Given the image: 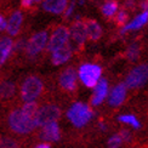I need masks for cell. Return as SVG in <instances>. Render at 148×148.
<instances>
[{"instance_id": "6da1fadb", "label": "cell", "mask_w": 148, "mask_h": 148, "mask_svg": "<svg viewBox=\"0 0 148 148\" xmlns=\"http://www.w3.org/2000/svg\"><path fill=\"white\" fill-rule=\"evenodd\" d=\"M9 127L18 135H27L32 132L36 126L34 116H29L22 112L21 108L12 110L8 118Z\"/></svg>"}, {"instance_id": "7a4b0ae2", "label": "cell", "mask_w": 148, "mask_h": 148, "mask_svg": "<svg viewBox=\"0 0 148 148\" xmlns=\"http://www.w3.org/2000/svg\"><path fill=\"white\" fill-rule=\"evenodd\" d=\"M67 118L74 126L83 127L94 118V110L89 104L83 102H75L67 110Z\"/></svg>"}, {"instance_id": "3957f363", "label": "cell", "mask_w": 148, "mask_h": 148, "mask_svg": "<svg viewBox=\"0 0 148 148\" xmlns=\"http://www.w3.org/2000/svg\"><path fill=\"white\" fill-rule=\"evenodd\" d=\"M42 90H44L42 80L36 75H30L26 78L21 86V97L24 102L35 101L41 95Z\"/></svg>"}, {"instance_id": "277c9868", "label": "cell", "mask_w": 148, "mask_h": 148, "mask_svg": "<svg viewBox=\"0 0 148 148\" xmlns=\"http://www.w3.org/2000/svg\"><path fill=\"white\" fill-rule=\"evenodd\" d=\"M102 68L98 64L94 63H84L79 67L78 77L86 88H95L98 80L101 79Z\"/></svg>"}, {"instance_id": "5b68a950", "label": "cell", "mask_w": 148, "mask_h": 148, "mask_svg": "<svg viewBox=\"0 0 148 148\" xmlns=\"http://www.w3.org/2000/svg\"><path fill=\"white\" fill-rule=\"evenodd\" d=\"M148 82V64H138L132 68L125 78V85L127 89H138Z\"/></svg>"}, {"instance_id": "8992f818", "label": "cell", "mask_w": 148, "mask_h": 148, "mask_svg": "<svg viewBox=\"0 0 148 148\" xmlns=\"http://www.w3.org/2000/svg\"><path fill=\"white\" fill-rule=\"evenodd\" d=\"M61 116V109L56 104H45L40 108H38L34 115V119L36 123V126L42 127L44 125L52 121H57Z\"/></svg>"}, {"instance_id": "52a82bcc", "label": "cell", "mask_w": 148, "mask_h": 148, "mask_svg": "<svg viewBox=\"0 0 148 148\" xmlns=\"http://www.w3.org/2000/svg\"><path fill=\"white\" fill-rule=\"evenodd\" d=\"M71 39V33L69 29L64 26H60L52 32L50 39L47 41V50L49 52H53L58 50V49L66 46L67 44H69Z\"/></svg>"}, {"instance_id": "ba28073f", "label": "cell", "mask_w": 148, "mask_h": 148, "mask_svg": "<svg viewBox=\"0 0 148 148\" xmlns=\"http://www.w3.org/2000/svg\"><path fill=\"white\" fill-rule=\"evenodd\" d=\"M47 41H49L47 32L42 30V32L35 33L32 38L27 41V45H26V52H27V55L29 57L36 56V55L40 53L47 46Z\"/></svg>"}, {"instance_id": "9c48e42d", "label": "cell", "mask_w": 148, "mask_h": 148, "mask_svg": "<svg viewBox=\"0 0 148 148\" xmlns=\"http://www.w3.org/2000/svg\"><path fill=\"white\" fill-rule=\"evenodd\" d=\"M77 80H78V74L75 69L69 67V68L64 69L58 78L60 86L66 91H75L77 90Z\"/></svg>"}, {"instance_id": "30bf717a", "label": "cell", "mask_w": 148, "mask_h": 148, "mask_svg": "<svg viewBox=\"0 0 148 148\" xmlns=\"http://www.w3.org/2000/svg\"><path fill=\"white\" fill-rule=\"evenodd\" d=\"M71 38L73 42H75L78 46H83L88 39V32H86L85 22L83 21H75L69 29Z\"/></svg>"}, {"instance_id": "8fae6325", "label": "cell", "mask_w": 148, "mask_h": 148, "mask_svg": "<svg viewBox=\"0 0 148 148\" xmlns=\"http://www.w3.org/2000/svg\"><path fill=\"white\" fill-rule=\"evenodd\" d=\"M39 137L45 142H56L61 138V130L57 121H52L42 126V130L39 134Z\"/></svg>"}, {"instance_id": "7c38bea8", "label": "cell", "mask_w": 148, "mask_h": 148, "mask_svg": "<svg viewBox=\"0 0 148 148\" xmlns=\"http://www.w3.org/2000/svg\"><path fill=\"white\" fill-rule=\"evenodd\" d=\"M95 91H94V95L91 97V106H100V104L104 101V98L108 96V82L106 79H100L98 83L95 86Z\"/></svg>"}, {"instance_id": "4fadbf2b", "label": "cell", "mask_w": 148, "mask_h": 148, "mask_svg": "<svg viewBox=\"0 0 148 148\" xmlns=\"http://www.w3.org/2000/svg\"><path fill=\"white\" fill-rule=\"evenodd\" d=\"M126 91L127 88L125 84H118L110 91V94L108 96V103L112 107H119L120 104L124 103L125 97H126Z\"/></svg>"}, {"instance_id": "5bb4252c", "label": "cell", "mask_w": 148, "mask_h": 148, "mask_svg": "<svg viewBox=\"0 0 148 148\" xmlns=\"http://www.w3.org/2000/svg\"><path fill=\"white\" fill-rule=\"evenodd\" d=\"M72 53H73V49H72L71 44H67L66 46L51 52V62L55 66L63 64L72 57Z\"/></svg>"}, {"instance_id": "9a60e30c", "label": "cell", "mask_w": 148, "mask_h": 148, "mask_svg": "<svg viewBox=\"0 0 148 148\" xmlns=\"http://www.w3.org/2000/svg\"><path fill=\"white\" fill-rule=\"evenodd\" d=\"M68 0H44L42 1V9L47 12L55 15H60L66 11Z\"/></svg>"}, {"instance_id": "2e32d148", "label": "cell", "mask_w": 148, "mask_h": 148, "mask_svg": "<svg viewBox=\"0 0 148 148\" xmlns=\"http://www.w3.org/2000/svg\"><path fill=\"white\" fill-rule=\"evenodd\" d=\"M22 22H23V15L21 11H15L14 14L11 15L10 20L8 22V27H6V30L10 35H17L18 32L21 29L22 26Z\"/></svg>"}, {"instance_id": "e0dca14e", "label": "cell", "mask_w": 148, "mask_h": 148, "mask_svg": "<svg viewBox=\"0 0 148 148\" xmlns=\"http://www.w3.org/2000/svg\"><path fill=\"white\" fill-rule=\"evenodd\" d=\"M14 50V41L9 36L0 40V66H3Z\"/></svg>"}, {"instance_id": "ac0fdd59", "label": "cell", "mask_w": 148, "mask_h": 148, "mask_svg": "<svg viewBox=\"0 0 148 148\" xmlns=\"http://www.w3.org/2000/svg\"><path fill=\"white\" fill-rule=\"evenodd\" d=\"M148 22V12L147 11H143L142 14H140L138 16H136L134 18V20L127 23L124 26V28L121 29V33L124 34L125 32H127V30H135V29H140L141 27H143L145 24Z\"/></svg>"}, {"instance_id": "d6986e66", "label": "cell", "mask_w": 148, "mask_h": 148, "mask_svg": "<svg viewBox=\"0 0 148 148\" xmlns=\"http://www.w3.org/2000/svg\"><path fill=\"white\" fill-rule=\"evenodd\" d=\"M86 32H88V38L92 41L98 40L102 36V28L95 20H88L85 22Z\"/></svg>"}, {"instance_id": "ffe728a7", "label": "cell", "mask_w": 148, "mask_h": 148, "mask_svg": "<svg viewBox=\"0 0 148 148\" xmlns=\"http://www.w3.org/2000/svg\"><path fill=\"white\" fill-rule=\"evenodd\" d=\"M16 92V85L12 82H4L0 84V98L8 100L11 98Z\"/></svg>"}, {"instance_id": "44dd1931", "label": "cell", "mask_w": 148, "mask_h": 148, "mask_svg": "<svg viewBox=\"0 0 148 148\" xmlns=\"http://www.w3.org/2000/svg\"><path fill=\"white\" fill-rule=\"evenodd\" d=\"M118 3L114 1V0H110V1H107L102 6V14L106 17H112L116 14L118 11Z\"/></svg>"}, {"instance_id": "7402d4cb", "label": "cell", "mask_w": 148, "mask_h": 148, "mask_svg": "<svg viewBox=\"0 0 148 148\" xmlns=\"http://www.w3.org/2000/svg\"><path fill=\"white\" fill-rule=\"evenodd\" d=\"M125 56H126L127 60H130V61H136L138 58V56H140V45L137 44V42H134V44H131L126 49Z\"/></svg>"}, {"instance_id": "603a6c76", "label": "cell", "mask_w": 148, "mask_h": 148, "mask_svg": "<svg viewBox=\"0 0 148 148\" xmlns=\"http://www.w3.org/2000/svg\"><path fill=\"white\" fill-rule=\"evenodd\" d=\"M119 121L124 123V124H127V125H131L134 129H140L141 127V124L140 121L137 120L136 116H134L131 114H124V115H120L118 118Z\"/></svg>"}, {"instance_id": "cb8c5ba5", "label": "cell", "mask_w": 148, "mask_h": 148, "mask_svg": "<svg viewBox=\"0 0 148 148\" xmlns=\"http://www.w3.org/2000/svg\"><path fill=\"white\" fill-rule=\"evenodd\" d=\"M22 112L24 114H27L29 116H34L36 110H38V104L35 101H29V102H24V104L21 107Z\"/></svg>"}, {"instance_id": "d4e9b609", "label": "cell", "mask_w": 148, "mask_h": 148, "mask_svg": "<svg viewBox=\"0 0 148 148\" xmlns=\"http://www.w3.org/2000/svg\"><path fill=\"white\" fill-rule=\"evenodd\" d=\"M123 142H124V140H123L121 135L120 134H115V135H113V136L109 137L107 146H108V148H119Z\"/></svg>"}, {"instance_id": "484cf974", "label": "cell", "mask_w": 148, "mask_h": 148, "mask_svg": "<svg viewBox=\"0 0 148 148\" xmlns=\"http://www.w3.org/2000/svg\"><path fill=\"white\" fill-rule=\"evenodd\" d=\"M0 148H18L16 140L11 137H1L0 138Z\"/></svg>"}, {"instance_id": "4316f807", "label": "cell", "mask_w": 148, "mask_h": 148, "mask_svg": "<svg viewBox=\"0 0 148 148\" xmlns=\"http://www.w3.org/2000/svg\"><path fill=\"white\" fill-rule=\"evenodd\" d=\"M127 18H129V15L126 11H120L118 12V15H116L115 17V22L120 24V26H123V24H125L127 22Z\"/></svg>"}, {"instance_id": "83f0119b", "label": "cell", "mask_w": 148, "mask_h": 148, "mask_svg": "<svg viewBox=\"0 0 148 148\" xmlns=\"http://www.w3.org/2000/svg\"><path fill=\"white\" fill-rule=\"evenodd\" d=\"M26 45H27V42L23 39H21V40H18L16 44H14V50H22L23 47H26Z\"/></svg>"}, {"instance_id": "f1b7e54d", "label": "cell", "mask_w": 148, "mask_h": 148, "mask_svg": "<svg viewBox=\"0 0 148 148\" xmlns=\"http://www.w3.org/2000/svg\"><path fill=\"white\" fill-rule=\"evenodd\" d=\"M33 3H34V0H21V5L23 6L24 9H29V8H32Z\"/></svg>"}, {"instance_id": "f546056e", "label": "cell", "mask_w": 148, "mask_h": 148, "mask_svg": "<svg viewBox=\"0 0 148 148\" xmlns=\"http://www.w3.org/2000/svg\"><path fill=\"white\" fill-rule=\"evenodd\" d=\"M120 135H121V137H123L124 141H130V138H131V134L127 130H123L120 132Z\"/></svg>"}, {"instance_id": "4dcf8cb0", "label": "cell", "mask_w": 148, "mask_h": 148, "mask_svg": "<svg viewBox=\"0 0 148 148\" xmlns=\"http://www.w3.org/2000/svg\"><path fill=\"white\" fill-rule=\"evenodd\" d=\"M73 10H74V3H72V4L68 6V9L66 10V12H64V17H66V18H68V17L73 14Z\"/></svg>"}, {"instance_id": "1f68e13d", "label": "cell", "mask_w": 148, "mask_h": 148, "mask_svg": "<svg viewBox=\"0 0 148 148\" xmlns=\"http://www.w3.org/2000/svg\"><path fill=\"white\" fill-rule=\"evenodd\" d=\"M6 27H8V22L5 21V18L4 16L0 15V30H5Z\"/></svg>"}, {"instance_id": "d6a6232c", "label": "cell", "mask_w": 148, "mask_h": 148, "mask_svg": "<svg viewBox=\"0 0 148 148\" xmlns=\"http://www.w3.org/2000/svg\"><path fill=\"white\" fill-rule=\"evenodd\" d=\"M35 148H51L50 145L46 143V142H42V143H39L38 146H35Z\"/></svg>"}, {"instance_id": "836d02e7", "label": "cell", "mask_w": 148, "mask_h": 148, "mask_svg": "<svg viewBox=\"0 0 148 148\" xmlns=\"http://www.w3.org/2000/svg\"><path fill=\"white\" fill-rule=\"evenodd\" d=\"M98 126H100V129H101L102 131H106V130H107V125L104 124L103 121H100V124H98Z\"/></svg>"}, {"instance_id": "e575fe53", "label": "cell", "mask_w": 148, "mask_h": 148, "mask_svg": "<svg viewBox=\"0 0 148 148\" xmlns=\"http://www.w3.org/2000/svg\"><path fill=\"white\" fill-rule=\"evenodd\" d=\"M142 8H143V10H145V11H147V12H148V0H145V1L142 3Z\"/></svg>"}, {"instance_id": "d590c367", "label": "cell", "mask_w": 148, "mask_h": 148, "mask_svg": "<svg viewBox=\"0 0 148 148\" xmlns=\"http://www.w3.org/2000/svg\"><path fill=\"white\" fill-rule=\"evenodd\" d=\"M41 0H34V3H40Z\"/></svg>"}]
</instances>
